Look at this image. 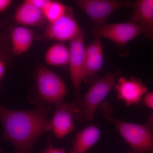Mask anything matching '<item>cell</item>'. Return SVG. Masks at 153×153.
<instances>
[{
	"label": "cell",
	"mask_w": 153,
	"mask_h": 153,
	"mask_svg": "<svg viewBox=\"0 0 153 153\" xmlns=\"http://www.w3.org/2000/svg\"><path fill=\"white\" fill-rule=\"evenodd\" d=\"M49 108L39 107L33 111L5 108L0 104V121L4 129L3 138L10 142L14 153H31L34 143L49 131L47 115Z\"/></svg>",
	"instance_id": "6da1fadb"
},
{
	"label": "cell",
	"mask_w": 153,
	"mask_h": 153,
	"mask_svg": "<svg viewBox=\"0 0 153 153\" xmlns=\"http://www.w3.org/2000/svg\"><path fill=\"white\" fill-rule=\"evenodd\" d=\"M99 109L107 120L114 126L117 130L131 147L133 153H153V114L149 115L144 125L126 122L115 118L109 103L104 102Z\"/></svg>",
	"instance_id": "7a4b0ae2"
},
{
	"label": "cell",
	"mask_w": 153,
	"mask_h": 153,
	"mask_svg": "<svg viewBox=\"0 0 153 153\" xmlns=\"http://www.w3.org/2000/svg\"><path fill=\"white\" fill-rule=\"evenodd\" d=\"M121 74L119 70L111 71L94 82L83 97L81 106L75 115L76 120H93L97 109L114 87L117 79Z\"/></svg>",
	"instance_id": "3957f363"
},
{
	"label": "cell",
	"mask_w": 153,
	"mask_h": 153,
	"mask_svg": "<svg viewBox=\"0 0 153 153\" xmlns=\"http://www.w3.org/2000/svg\"><path fill=\"white\" fill-rule=\"evenodd\" d=\"M36 85L41 98L55 106L63 102L67 90L63 79L49 68L42 66L37 71Z\"/></svg>",
	"instance_id": "277c9868"
},
{
	"label": "cell",
	"mask_w": 153,
	"mask_h": 153,
	"mask_svg": "<svg viewBox=\"0 0 153 153\" xmlns=\"http://www.w3.org/2000/svg\"><path fill=\"white\" fill-rule=\"evenodd\" d=\"M84 32L70 41L69 65L70 75L75 91L74 102L80 107L82 100L79 93V88L84 80L85 71V49L84 44Z\"/></svg>",
	"instance_id": "5b68a950"
},
{
	"label": "cell",
	"mask_w": 153,
	"mask_h": 153,
	"mask_svg": "<svg viewBox=\"0 0 153 153\" xmlns=\"http://www.w3.org/2000/svg\"><path fill=\"white\" fill-rule=\"evenodd\" d=\"M144 33L141 26L127 22L94 25L92 33L95 38H106L119 47H125L128 43Z\"/></svg>",
	"instance_id": "8992f818"
},
{
	"label": "cell",
	"mask_w": 153,
	"mask_h": 153,
	"mask_svg": "<svg viewBox=\"0 0 153 153\" xmlns=\"http://www.w3.org/2000/svg\"><path fill=\"white\" fill-rule=\"evenodd\" d=\"M94 22L95 25L105 24L113 13L124 7H133L132 1L120 0H75L73 1Z\"/></svg>",
	"instance_id": "52a82bcc"
},
{
	"label": "cell",
	"mask_w": 153,
	"mask_h": 153,
	"mask_svg": "<svg viewBox=\"0 0 153 153\" xmlns=\"http://www.w3.org/2000/svg\"><path fill=\"white\" fill-rule=\"evenodd\" d=\"M83 32L72 11L68 9L63 16L49 23L44 32V37L59 42L70 41Z\"/></svg>",
	"instance_id": "ba28073f"
},
{
	"label": "cell",
	"mask_w": 153,
	"mask_h": 153,
	"mask_svg": "<svg viewBox=\"0 0 153 153\" xmlns=\"http://www.w3.org/2000/svg\"><path fill=\"white\" fill-rule=\"evenodd\" d=\"M56 107L55 114L49 122V130L61 139L75 128L74 118L79 107L74 102H63Z\"/></svg>",
	"instance_id": "9c48e42d"
},
{
	"label": "cell",
	"mask_w": 153,
	"mask_h": 153,
	"mask_svg": "<svg viewBox=\"0 0 153 153\" xmlns=\"http://www.w3.org/2000/svg\"><path fill=\"white\" fill-rule=\"evenodd\" d=\"M118 99L127 106L139 103L144 95L147 93L148 88L143 84L140 78L120 77L114 85Z\"/></svg>",
	"instance_id": "30bf717a"
},
{
	"label": "cell",
	"mask_w": 153,
	"mask_h": 153,
	"mask_svg": "<svg viewBox=\"0 0 153 153\" xmlns=\"http://www.w3.org/2000/svg\"><path fill=\"white\" fill-rule=\"evenodd\" d=\"M85 71L84 80L88 82H94L97 74L103 63V51L100 38L94 40L85 49Z\"/></svg>",
	"instance_id": "8fae6325"
},
{
	"label": "cell",
	"mask_w": 153,
	"mask_h": 153,
	"mask_svg": "<svg viewBox=\"0 0 153 153\" xmlns=\"http://www.w3.org/2000/svg\"><path fill=\"white\" fill-rule=\"evenodd\" d=\"M133 7L130 22L141 26L145 36L153 41V0L136 1Z\"/></svg>",
	"instance_id": "7c38bea8"
},
{
	"label": "cell",
	"mask_w": 153,
	"mask_h": 153,
	"mask_svg": "<svg viewBox=\"0 0 153 153\" xmlns=\"http://www.w3.org/2000/svg\"><path fill=\"white\" fill-rule=\"evenodd\" d=\"M14 19L16 22L25 27H34L41 25L45 20L42 10L28 1H24L15 12Z\"/></svg>",
	"instance_id": "4fadbf2b"
},
{
	"label": "cell",
	"mask_w": 153,
	"mask_h": 153,
	"mask_svg": "<svg viewBox=\"0 0 153 153\" xmlns=\"http://www.w3.org/2000/svg\"><path fill=\"white\" fill-rule=\"evenodd\" d=\"M101 134V131L96 126H87L76 133V138L69 153H87L99 140Z\"/></svg>",
	"instance_id": "5bb4252c"
},
{
	"label": "cell",
	"mask_w": 153,
	"mask_h": 153,
	"mask_svg": "<svg viewBox=\"0 0 153 153\" xmlns=\"http://www.w3.org/2000/svg\"><path fill=\"white\" fill-rule=\"evenodd\" d=\"M34 37V32L24 26L15 27L12 29L10 38L14 55H20L27 51L33 44Z\"/></svg>",
	"instance_id": "9a60e30c"
},
{
	"label": "cell",
	"mask_w": 153,
	"mask_h": 153,
	"mask_svg": "<svg viewBox=\"0 0 153 153\" xmlns=\"http://www.w3.org/2000/svg\"><path fill=\"white\" fill-rule=\"evenodd\" d=\"M69 48L63 42H58L47 49L45 55L46 63L51 66H63L69 63Z\"/></svg>",
	"instance_id": "2e32d148"
},
{
	"label": "cell",
	"mask_w": 153,
	"mask_h": 153,
	"mask_svg": "<svg viewBox=\"0 0 153 153\" xmlns=\"http://www.w3.org/2000/svg\"><path fill=\"white\" fill-rule=\"evenodd\" d=\"M67 10V7L61 2L50 0L42 11L45 19L50 23L63 16Z\"/></svg>",
	"instance_id": "e0dca14e"
},
{
	"label": "cell",
	"mask_w": 153,
	"mask_h": 153,
	"mask_svg": "<svg viewBox=\"0 0 153 153\" xmlns=\"http://www.w3.org/2000/svg\"><path fill=\"white\" fill-rule=\"evenodd\" d=\"M49 1L50 0H27L30 4L42 10L49 3Z\"/></svg>",
	"instance_id": "ac0fdd59"
},
{
	"label": "cell",
	"mask_w": 153,
	"mask_h": 153,
	"mask_svg": "<svg viewBox=\"0 0 153 153\" xmlns=\"http://www.w3.org/2000/svg\"><path fill=\"white\" fill-rule=\"evenodd\" d=\"M143 102L146 106L153 109V92L147 93L145 96Z\"/></svg>",
	"instance_id": "d6986e66"
},
{
	"label": "cell",
	"mask_w": 153,
	"mask_h": 153,
	"mask_svg": "<svg viewBox=\"0 0 153 153\" xmlns=\"http://www.w3.org/2000/svg\"><path fill=\"white\" fill-rule=\"evenodd\" d=\"M12 3L11 0H0V13L5 11Z\"/></svg>",
	"instance_id": "ffe728a7"
},
{
	"label": "cell",
	"mask_w": 153,
	"mask_h": 153,
	"mask_svg": "<svg viewBox=\"0 0 153 153\" xmlns=\"http://www.w3.org/2000/svg\"><path fill=\"white\" fill-rule=\"evenodd\" d=\"M41 153H67L63 149H58L49 146Z\"/></svg>",
	"instance_id": "44dd1931"
},
{
	"label": "cell",
	"mask_w": 153,
	"mask_h": 153,
	"mask_svg": "<svg viewBox=\"0 0 153 153\" xmlns=\"http://www.w3.org/2000/svg\"><path fill=\"white\" fill-rule=\"evenodd\" d=\"M5 71L4 63L0 59V79L2 77Z\"/></svg>",
	"instance_id": "7402d4cb"
},
{
	"label": "cell",
	"mask_w": 153,
	"mask_h": 153,
	"mask_svg": "<svg viewBox=\"0 0 153 153\" xmlns=\"http://www.w3.org/2000/svg\"><path fill=\"white\" fill-rule=\"evenodd\" d=\"M129 153H133L132 152H131Z\"/></svg>",
	"instance_id": "603a6c76"
},
{
	"label": "cell",
	"mask_w": 153,
	"mask_h": 153,
	"mask_svg": "<svg viewBox=\"0 0 153 153\" xmlns=\"http://www.w3.org/2000/svg\"><path fill=\"white\" fill-rule=\"evenodd\" d=\"M0 153H1V150H0Z\"/></svg>",
	"instance_id": "cb8c5ba5"
}]
</instances>
